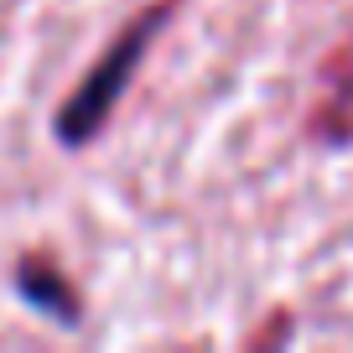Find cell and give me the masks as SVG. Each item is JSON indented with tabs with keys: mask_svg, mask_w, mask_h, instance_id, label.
<instances>
[{
	"mask_svg": "<svg viewBox=\"0 0 353 353\" xmlns=\"http://www.w3.org/2000/svg\"><path fill=\"white\" fill-rule=\"evenodd\" d=\"M151 32H156V16H141V26H135V32L104 57L99 73L68 99V114H63V135H68V141H83V135L99 130V120L110 114L114 94L125 88V78H130V68H135V57H141V47H145V37H151Z\"/></svg>",
	"mask_w": 353,
	"mask_h": 353,
	"instance_id": "obj_1",
	"label": "cell"
},
{
	"mask_svg": "<svg viewBox=\"0 0 353 353\" xmlns=\"http://www.w3.org/2000/svg\"><path fill=\"white\" fill-rule=\"evenodd\" d=\"M338 63H343V68H332V73H343V88L327 99V110L338 114V120H332L327 130H332V135H353V47L338 57Z\"/></svg>",
	"mask_w": 353,
	"mask_h": 353,
	"instance_id": "obj_2",
	"label": "cell"
}]
</instances>
